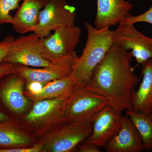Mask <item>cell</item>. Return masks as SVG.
Wrapping results in <instances>:
<instances>
[{
  "mask_svg": "<svg viewBox=\"0 0 152 152\" xmlns=\"http://www.w3.org/2000/svg\"><path fill=\"white\" fill-rule=\"evenodd\" d=\"M130 53L114 42L95 69L86 89L106 98L120 113L132 108V94L140 82Z\"/></svg>",
  "mask_w": 152,
  "mask_h": 152,
  "instance_id": "1",
  "label": "cell"
},
{
  "mask_svg": "<svg viewBox=\"0 0 152 152\" xmlns=\"http://www.w3.org/2000/svg\"><path fill=\"white\" fill-rule=\"evenodd\" d=\"M85 26L87 31L86 46L81 56L76 60L70 75L76 88H86L95 69L113 43V31L109 28H96L86 22Z\"/></svg>",
  "mask_w": 152,
  "mask_h": 152,
  "instance_id": "2",
  "label": "cell"
},
{
  "mask_svg": "<svg viewBox=\"0 0 152 152\" xmlns=\"http://www.w3.org/2000/svg\"><path fill=\"white\" fill-rule=\"evenodd\" d=\"M70 96L33 102L18 121L39 140L65 123L66 103Z\"/></svg>",
  "mask_w": 152,
  "mask_h": 152,
  "instance_id": "3",
  "label": "cell"
},
{
  "mask_svg": "<svg viewBox=\"0 0 152 152\" xmlns=\"http://www.w3.org/2000/svg\"><path fill=\"white\" fill-rule=\"evenodd\" d=\"M94 117L65 123L40 139L39 142L42 145V152L73 151L79 144L91 135Z\"/></svg>",
  "mask_w": 152,
  "mask_h": 152,
  "instance_id": "4",
  "label": "cell"
},
{
  "mask_svg": "<svg viewBox=\"0 0 152 152\" xmlns=\"http://www.w3.org/2000/svg\"><path fill=\"white\" fill-rule=\"evenodd\" d=\"M81 34V29L75 25L66 26L55 30L51 35L41 38L42 56L53 62L73 53L80 42Z\"/></svg>",
  "mask_w": 152,
  "mask_h": 152,
  "instance_id": "5",
  "label": "cell"
},
{
  "mask_svg": "<svg viewBox=\"0 0 152 152\" xmlns=\"http://www.w3.org/2000/svg\"><path fill=\"white\" fill-rule=\"evenodd\" d=\"M26 80L16 74L0 82V103L13 119L18 120L29 110L33 102L25 95Z\"/></svg>",
  "mask_w": 152,
  "mask_h": 152,
  "instance_id": "6",
  "label": "cell"
},
{
  "mask_svg": "<svg viewBox=\"0 0 152 152\" xmlns=\"http://www.w3.org/2000/svg\"><path fill=\"white\" fill-rule=\"evenodd\" d=\"M75 8L64 0H47L39 16L34 31L40 38L50 35L51 31L66 26H75Z\"/></svg>",
  "mask_w": 152,
  "mask_h": 152,
  "instance_id": "7",
  "label": "cell"
},
{
  "mask_svg": "<svg viewBox=\"0 0 152 152\" xmlns=\"http://www.w3.org/2000/svg\"><path fill=\"white\" fill-rule=\"evenodd\" d=\"M108 104L102 96L85 88H75L66 103L65 123L93 118Z\"/></svg>",
  "mask_w": 152,
  "mask_h": 152,
  "instance_id": "8",
  "label": "cell"
},
{
  "mask_svg": "<svg viewBox=\"0 0 152 152\" xmlns=\"http://www.w3.org/2000/svg\"><path fill=\"white\" fill-rule=\"evenodd\" d=\"M40 41L41 38L34 33L15 38L3 62L33 67L48 66L50 62L41 55Z\"/></svg>",
  "mask_w": 152,
  "mask_h": 152,
  "instance_id": "9",
  "label": "cell"
},
{
  "mask_svg": "<svg viewBox=\"0 0 152 152\" xmlns=\"http://www.w3.org/2000/svg\"><path fill=\"white\" fill-rule=\"evenodd\" d=\"M134 24L121 21L113 31V40L130 52L137 64H142L152 58V38L144 35L134 26Z\"/></svg>",
  "mask_w": 152,
  "mask_h": 152,
  "instance_id": "10",
  "label": "cell"
},
{
  "mask_svg": "<svg viewBox=\"0 0 152 152\" xmlns=\"http://www.w3.org/2000/svg\"><path fill=\"white\" fill-rule=\"evenodd\" d=\"M78 57L75 51L61 59L50 62L48 66L40 69L16 64L15 74L22 76L26 81L48 83L70 75Z\"/></svg>",
  "mask_w": 152,
  "mask_h": 152,
  "instance_id": "11",
  "label": "cell"
},
{
  "mask_svg": "<svg viewBox=\"0 0 152 152\" xmlns=\"http://www.w3.org/2000/svg\"><path fill=\"white\" fill-rule=\"evenodd\" d=\"M121 115L108 104L93 118L92 131L85 142L105 148L119 130Z\"/></svg>",
  "mask_w": 152,
  "mask_h": 152,
  "instance_id": "12",
  "label": "cell"
},
{
  "mask_svg": "<svg viewBox=\"0 0 152 152\" xmlns=\"http://www.w3.org/2000/svg\"><path fill=\"white\" fill-rule=\"evenodd\" d=\"M121 127L118 132L107 144V152H142V140L130 118L121 115Z\"/></svg>",
  "mask_w": 152,
  "mask_h": 152,
  "instance_id": "13",
  "label": "cell"
},
{
  "mask_svg": "<svg viewBox=\"0 0 152 152\" xmlns=\"http://www.w3.org/2000/svg\"><path fill=\"white\" fill-rule=\"evenodd\" d=\"M97 4L94 26L98 29L119 24L133 8L132 4L125 0H97Z\"/></svg>",
  "mask_w": 152,
  "mask_h": 152,
  "instance_id": "14",
  "label": "cell"
},
{
  "mask_svg": "<svg viewBox=\"0 0 152 152\" xmlns=\"http://www.w3.org/2000/svg\"><path fill=\"white\" fill-rule=\"evenodd\" d=\"M39 142L18 120L0 122V149L33 146Z\"/></svg>",
  "mask_w": 152,
  "mask_h": 152,
  "instance_id": "15",
  "label": "cell"
},
{
  "mask_svg": "<svg viewBox=\"0 0 152 152\" xmlns=\"http://www.w3.org/2000/svg\"><path fill=\"white\" fill-rule=\"evenodd\" d=\"M47 0H23V3L13 17V29L20 34L33 32L38 25L41 10Z\"/></svg>",
  "mask_w": 152,
  "mask_h": 152,
  "instance_id": "16",
  "label": "cell"
},
{
  "mask_svg": "<svg viewBox=\"0 0 152 152\" xmlns=\"http://www.w3.org/2000/svg\"><path fill=\"white\" fill-rule=\"evenodd\" d=\"M142 81L132 94V108L135 111L150 115L152 111V58L141 64Z\"/></svg>",
  "mask_w": 152,
  "mask_h": 152,
  "instance_id": "17",
  "label": "cell"
},
{
  "mask_svg": "<svg viewBox=\"0 0 152 152\" xmlns=\"http://www.w3.org/2000/svg\"><path fill=\"white\" fill-rule=\"evenodd\" d=\"M75 88L73 79L70 75L47 83L37 93L24 91L25 95L33 102L70 96Z\"/></svg>",
  "mask_w": 152,
  "mask_h": 152,
  "instance_id": "18",
  "label": "cell"
},
{
  "mask_svg": "<svg viewBox=\"0 0 152 152\" xmlns=\"http://www.w3.org/2000/svg\"><path fill=\"white\" fill-rule=\"evenodd\" d=\"M138 131L142 140L143 151H152V119L149 115L137 112L132 109L126 111Z\"/></svg>",
  "mask_w": 152,
  "mask_h": 152,
  "instance_id": "19",
  "label": "cell"
},
{
  "mask_svg": "<svg viewBox=\"0 0 152 152\" xmlns=\"http://www.w3.org/2000/svg\"><path fill=\"white\" fill-rule=\"evenodd\" d=\"M21 1L23 0H0V26L12 24L13 17L10 12L18 8Z\"/></svg>",
  "mask_w": 152,
  "mask_h": 152,
  "instance_id": "20",
  "label": "cell"
},
{
  "mask_svg": "<svg viewBox=\"0 0 152 152\" xmlns=\"http://www.w3.org/2000/svg\"><path fill=\"white\" fill-rule=\"evenodd\" d=\"M122 21L133 24L140 22H145L152 25V5L146 12L138 15L134 16L129 13Z\"/></svg>",
  "mask_w": 152,
  "mask_h": 152,
  "instance_id": "21",
  "label": "cell"
},
{
  "mask_svg": "<svg viewBox=\"0 0 152 152\" xmlns=\"http://www.w3.org/2000/svg\"><path fill=\"white\" fill-rule=\"evenodd\" d=\"M15 39L14 36L9 35L0 42V64L2 63L11 45Z\"/></svg>",
  "mask_w": 152,
  "mask_h": 152,
  "instance_id": "22",
  "label": "cell"
},
{
  "mask_svg": "<svg viewBox=\"0 0 152 152\" xmlns=\"http://www.w3.org/2000/svg\"><path fill=\"white\" fill-rule=\"evenodd\" d=\"M0 152H42V145L39 142L33 146L0 149Z\"/></svg>",
  "mask_w": 152,
  "mask_h": 152,
  "instance_id": "23",
  "label": "cell"
},
{
  "mask_svg": "<svg viewBox=\"0 0 152 152\" xmlns=\"http://www.w3.org/2000/svg\"><path fill=\"white\" fill-rule=\"evenodd\" d=\"M16 64L2 62L0 64V81L9 75L16 73Z\"/></svg>",
  "mask_w": 152,
  "mask_h": 152,
  "instance_id": "24",
  "label": "cell"
},
{
  "mask_svg": "<svg viewBox=\"0 0 152 152\" xmlns=\"http://www.w3.org/2000/svg\"><path fill=\"white\" fill-rule=\"evenodd\" d=\"M47 83L36 81H26L25 91L34 94L39 91Z\"/></svg>",
  "mask_w": 152,
  "mask_h": 152,
  "instance_id": "25",
  "label": "cell"
},
{
  "mask_svg": "<svg viewBox=\"0 0 152 152\" xmlns=\"http://www.w3.org/2000/svg\"><path fill=\"white\" fill-rule=\"evenodd\" d=\"M78 151L80 152H100V148L93 144L85 142L79 146Z\"/></svg>",
  "mask_w": 152,
  "mask_h": 152,
  "instance_id": "26",
  "label": "cell"
},
{
  "mask_svg": "<svg viewBox=\"0 0 152 152\" xmlns=\"http://www.w3.org/2000/svg\"><path fill=\"white\" fill-rule=\"evenodd\" d=\"M13 119H13L8 114L5 110L1 104L0 103V122H1L7 121H11V120Z\"/></svg>",
  "mask_w": 152,
  "mask_h": 152,
  "instance_id": "27",
  "label": "cell"
},
{
  "mask_svg": "<svg viewBox=\"0 0 152 152\" xmlns=\"http://www.w3.org/2000/svg\"><path fill=\"white\" fill-rule=\"evenodd\" d=\"M149 115L150 117H151V118L152 119V111L151 113Z\"/></svg>",
  "mask_w": 152,
  "mask_h": 152,
  "instance_id": "28",
  "label": "cell"
}]
</instances>
